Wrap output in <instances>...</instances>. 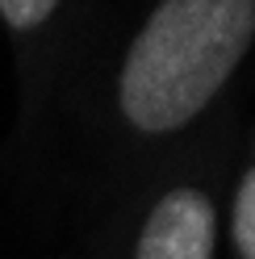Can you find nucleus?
Returning <instances> with one entry per match:
<instances>
[{
  "instance_id": "f257e3e1",
  "label": "nucleus",
  "mask_w": 255,
  "mask_h": 259,
  "mask_svg": "<svg viewBox=\"0 0 255 259\" xmlns=\"http://www.w3.org/2000/svg\"><path fill=\"white\" fill-rule=\"evenodd\" d=\"M255 51V0H155L117 59L109 105L134 142H167L209 113Z\"/></svg>"
},
{
  "instance_id": "f03ea898",
  "label": "nucleus",
  "mask_w": 255,
  "mask_h": 259,
  "mask_svg": "<svg viewBox=\"0 0 255 259\" xmlns=\"http://www.w3.org/2000/svg\"><path fill=\"white\" fill-rule=\"evenodd\" d=\"M222 205L205 180H176L147 201L125 259H218Z\"/></svg>"
},
{
  "instance_id": "7ed1b4c3",
  "label": "nucleus",
  "mask_w": 255,
  "mask_h": 259,
  "mask_svg": "<svg viewBox=\"0 0 255 259\" xmlns=\"http://www.w3.org/2000/svg\"><path fill=\"white\" fill-rule=\"evenodd\" d=\"M63 13H67V0H0V25H5L13 51H17V67H21V88H25L29 113L38 105L46 63L55 59Z\"/></svg>"
},
{
  "instance_id": "20e7f679",
  "label": "nucleus",
  "mask_w": 255,
  "mask_h": 259,
  "mask_svg": "<svg viewBox=\"0 0 255 259\" xmlns=\"http://www.w3.org/2000/svg\"><path fill=\"white\" fill-rule=\"evenodd\" d=\"M230 247L238 259H255V159L243 167L230 201Z\"/></svg>"
}]
</instances>
